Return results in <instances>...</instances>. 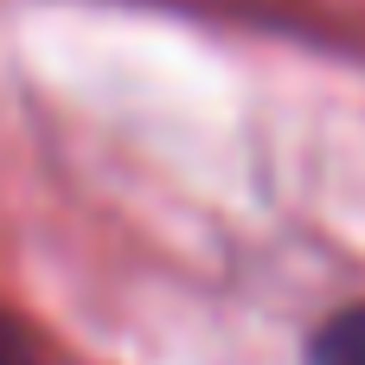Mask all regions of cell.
<instances>
[{
  "instance_id": "cell-1",
  "label": "cell",
  "mask_w": 365,
  "mask_h": 365,
  "mask_svg": "<svg viewBox=\"0 0 365 365\" xmlns=\"http://www.w3.org/2000/svg\"><path fill=\"white\" fill-rule=\"evenodd\" d=\"M308 365H365V308H346L340 321H327L308 346Z\"/></svg>"
},
{
  "instance_id": "cell-2",
  "label": "cell",
  "mask_w": 365,
  "mask_h": 365,
  "mask_svg": "<svg viewBox=\"0 0 365 365\" xmlns=\"http://www.w3.org/2000/svg\"><path fill=\"white\" fill-rule=\"evenodd\" d=\"M0 365H13V359H6V346H0Z\"/></svg>"
}]
</instances>
